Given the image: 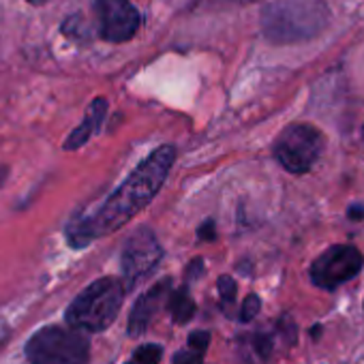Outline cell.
Wrapping results in <instances>:
<instances>
[{
    "label": "cell",
    "instance_id": "obj_1",
    "mask_svg": "<svg viewBox=\"0 0 364 364\" xmlns=\"http://www.w3.org/2000/svg\"><path fill=\"white\" fill-rule=\"evenodd\" d=\"M173 146L156 148L95 213L71 221V225L67 228V238L71 247H86L95 238L120 230L141 208H146L163 187L167 171L173 165Z\"/></svg>",
    "mask_w": 364,
    "mask_h": 364
},
{
    "label": "cell",
    "instance_id": "obj_2",
    "mask_svg": "<svg viewBox=\"0 0 364 364\" xmlns=\"http://www.w3.org/2000/svg\"><path fill=\"white\" fill-rule=\"evenodd\" d=\"M122 285L124 283L114 277H105L88 285L67 309V323L84 332H101L109 328L124 300Z\"/></svg>",
    "mask_w": 364,
    "mask_h": 364
},
{
    "label": "cell",
    "instance_id": "obj_3",
    "mask_svg": "<svg viewBox=\"0 0 364 364\" xmlns=\"http://www.w3.org/2000/svg\"><path fill=\"white\" fill-rule=\"evenodd\" d=\"M24 351L31 364H88L90 341L80 328L46 326L31 336Z\"/></svg>",
    "mask_w": 364,
    "mask_h": 364
},
{
    "label": "cell",
    "instance_id": "obj_4",
    "mask_svg": "<svg viewBox=\"0 0 364 364\" xmlns=\"http://www.w3.org/2000/svg\"><path fill=\"white\" fill-rule=\"evenodd\" d=\"M326 16L323 5H274L264 16V31L279 43L311 39L323 28Z\"/></svg>",
    "mask_w": 364,
    "mask_h": 364
},
{
    "label": "cell",
    "instance_id": "obj_5",
    "mask_svg": "<svg viewBox=\"0 0 364 364\" xmlns=\"http://www.w3.org/2000/svg\"><path fill=\"white\" fill-rule=\"evenodd\" d=\"M323 146L326 139L319 129H315L313 124L298 122L287 127L279 135L274 154L287 171L304 173L317 163L319 154L323 152Z\"/></svg>",
    "mask_w": 364,
    "mask_h": 364
},
{
    "label": "cell",
    "instance_id": "obj_6",
    "mask_svg": "<svg viewBox=\"0 0 364 364\" xmlns=\"http://www.w3.org/2000/svg\"><path fill=\"white\" fill-rule=\"evenodd\" d=\"M362 253L349 245H334L311 266V281L321 289H336L362 270Z\"/></svg>",
    "mask_w": 364,
    "mask_h": 364
},
{
    "label": "cell",
    "instance_id": "obj_7",
    "mask_svg": "<svg viewBox=\"0 0 364 364\" xmlns=\"http://www.w3.org/2000/svg\"><path fill=\"white\" fill-rule=\"evenodd\" d=\"M161 245L150 230H137L122 249V279L127 289L144 281L161 262Z\"/></svg>",
    "mask_w": 364,
    "mask_h": 364
},
{
    "label": "cell",
    "instance_id": "obj_8",
    "mask_svg": "<svg viewBox=\"0 0 364 364\" xmlns=\"http://www.w3.org/2000/svg\"><path fill=\"white\" fill-rule=\"evenodd\" d=\"M95 18L99 35L105 41H129L141 24L139 11L129 0H95Z\"/></svg>",
    "mask_w": 364,
    "mask_h": 364
},
{
    "label": "cell",
    "instance_id": "obj_9",
    "mask_svg": "<svg viewBox=\"0 0 364 364\" xmlns=\"http://www.w3.org/2000/svg\"><path fill=\"white\" fill-rule=\"evenodd\" d=\"M167 291H169V281L165 279V281L156 283L152 289H148L144 296H139V300L135 302V306L129 315V328H127L129 336H141L148 330L154 313L163 306Z\"/></svg>",
    "mask_w": 364,
    "mask_h": 364
},
{
    "label": "cell",
    "instance_id": "obj_10",
    "mask_svg": "<svg viewBox=\"0 0 364 364\" xmlns=\"http://www.w3.org/2000/svg\"><path fill=\"white\" fill-rule=\"evenodd\" d=\"M105 112H107V101H105V99L92 101V105H90V109H88L84 122L69 135V139L65 141V148H67V150H73V148H80L82 144H86V141L92 137V133L99 131V127H101V122H103V118H105Z\"/></svg>",
    "mask_w": 364,
    "mask_h": 364
},
{
    "label": "cell",
    "instance_id": "obj_11",
    "mask_svg": "<svg viewBox=\"0 0 364 364\" xmlns=\"http://www.w3.org/2000/svg\"><path fill=\"white\" fill-rule=\"evenodd\" d=\"M169 313L178 323H187L196 315V302L185 287L169 296Z\"/></svg>",
    "mask_w": 364,
    "mask_h": 364
},
{
    "label": "cell",
    "instance_id": "obj_12",
    "mask_svg": "<svg viewBox=\"0 0 364 364\" xmlns=\"http://www.w3.org/2000/svg\"><path fill=\"white\" fill-rule=\"evenodd\" d=\"M133 358H135L137 364H159L161 358H163V349L159 345L148 343V345L137 347L135 353H133Z\"/></svg>",
    "mask_w": 364,
    "mask_h": 364
},
{
    "label": "cell",
    "instance_id": "obj_13",
    "mask_svg": "<svg viewBox=\"0 0 364 364\" xmlns=\"http://www.w3.org/2000/svg\"><path fill=\"white\" fill-rule=\"evenodd\" d=\"M259 309H262V300H259V296L249 294V296L245 298L242 306H240V319H242V321H251V319H255V315L259 313Z\"/></svg>",
    "mask_w": 364,
    "mask_h": 364
},
{
    "label": "cell",
    "instance_id": "obj_14",
    "mask_svg": "<svg viewBox=\"0 0 364 364\" xmlns=\"http://www.w3.org/2000/svg\"><path fill=\"white\" fill-rule=\"evenodd\" d=\"M173 364H202V353L198 349H180L173 355Z\"/></svg>",
    "mask_w": 364,
    "mask_h": 364
},
{
    "label": "cell",
    "instance_id": "obj_15",
    "mask_svg": "<svg viewBox=\"0 0 364 364\" xmlns=\"http://www.w3.org/2000/svg\"><path fill=\"white\" fill-rule=\"evenodd\" d=\"M217 287H219V294H221L223 302H232L236 298V281L232 277H221Z\"/></svg>",
    "mask_w": 364,
    "mask_h": 364
},
{
    "label": "cell",
    "instance_id": "obj_16",
    "mask_svg": "<svg viewBox=\"0 0 364 364\" xmlns=\"http://www.w3.org/2000/svg\"><path fill=\"white\" fill-rule=\"evenodd\" d=\"M208 345H210V334L206 330H196L189 334V347L204 351V349H208Z\"/></svg>",
    "mask_w": 364,
    "mask_h": 364
},
{
    "label": "cell",
    "instance_id": "obj_17",
    "mask_svg": "<svg viewBox=\"0 0 364 364\" xmlns=\"http://www.w3.org/2000/svg\"><path fill=\"white\" fill-rule=\"evenodd\" d=\"M255 349H257V353L262 358H268L270 351H272V341L268 336H264V334H257L255 336Z\"/></svg>",
    "mask_w": 364,
    "mask_h": 364
},
{
    "label": "cell",
    "instance_id": "obj_18",
    "mask_svg": "<svg viewBox=\"0 0 364 364\" xmlns=\"http://www.w3.org/2000/svg\"><path fill=\"white\" fill-rule=\"evenodd\" d=\"M202 272H204V262L198 257V259H193V262L189 264V268H187V281H189V279L196 281Z\"/></svg>",
    "mask_w": 364,
    "mask_h": 364
},
{
    "label": "cell",
    "instance_id": "obj_19",
    "mask_svg": "<svg viewBox=\"0 0 364 364\" xmlns=\"http://www.w3.org/2000/svg\"><path fill=\"white\" fill-rule=\"evenodd\" d=\"M198 236H200L202 240H215V238H217V234H215V221H206V223H202V228H200Z\"/></svg>",
    "mask_w": 364,
    "mask_h": 364
},
{
    "label": "cell",
    "instance_id": "obj_20",
    "mask_svg": "<svg viewBox=\"0 0 364 364\" xmlns=\"http://www.w3.org/2000/svg\"><path fill=\"white\" fill-rule=\"evenodd\" d=\"M7 336H9V328H7L5 321H0V345L7 341Z\"/></svg>",
    "mask_w": 364,
    "mask_h": 364
},
{
    "label": "cell",
    "instance_id": "obj_21",
    "mask_svg": "<svg viewBox=\"0 0 364 364\" xmlns=\"http://www.w3.org/2000/svg\"><path fill=\"white\" fill-rule=\"evenodd\" d=\"M349 217H351V219H360V217H364V210H360V206H353V208L349 210Z\"/></svg>",
    "mask_w": 364,
    "mask_h": 364
},
{
    "label": "cell",
    "instance_id": "obj_22",
    "mask_svg": "<svg viewBox=\"0 0 364 364\" xmlns=\"http://www.w3.org/2000/svg\"><path fill=\"white\" fill-rule=\"evenodd\" d=\"M311 334H313V338H319V334H321V326H313Z\"/></svg>",
    "mask_w": 364,
    "mask_h": 364
},
{
    "label": "cell",
    "instance_id": "obj_23",
    "mask_svg": "<svg viewBox=\"0 0 364 364\" xmlns=\"http://www.w3.org/2000/svg\"><path fill=\"white\" fill-rule=\"evenodd\" d=\"M28 3H33V5H46V3H50V0H28Z\"/></svg>",
    "mask_w": 364,
    "mask_h": 364
},
{
    "label": "cell",
    "instance_id": "obj_24",
    "mask_svg": "<svg viewBox=\"0 0 364 364\" xmlns=\"http://www.w3.org/2000/svg\"><path fill=\"white\" fill-rule=\"evenodd\" d=\"M3 178H5V169H0V182H3Z\"/></svg>",
    "mask_w": 364,
    "mask_h": 364
},
{
    "label": "cell",
    "instance_id": "obj_25",
    "mask_svg": "<svg viewBox=\"0 0 364 364\" xmlns=\"http://www.w3.org/2000/svg\"><path fill=\"white\" fill-rule=\"evenodd\" d=\"M129 364H137V362H129Z\"/></svg>",
    "mask_w": 364,
    "mask_h": 364
}]
</instances>
